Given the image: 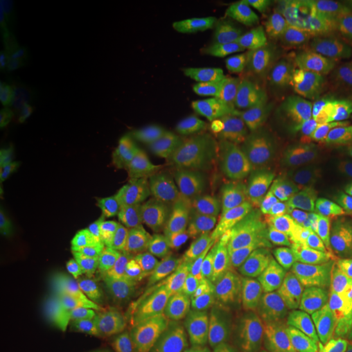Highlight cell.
I'll use <instances>...</instances> for the list:
<instances>
[{"instance_id": "2", "label": "cell", "mask_w": 352, "mask_h": 352, "mask_svg": "<svg viewBox=\"0 0 352 352\" xmlns=\"http://www.w3.org/2000/svg\"><path fill=\"white\" fill-rule=\"evenodd\" d=\"M33 243L32 214L2 204L0 208V253L10 266H25Z\"/></svg>"}, {"instance_id": "1", "label": "cell", "mask_w": 352, "mask_h": 352, "mask_svg": "<svg viewBox=\"0 0 352 352\" xmlns=\"http://www.w3.org/2000/svg\"><path fill=\"white\" fill-rule=\"evenodd\" d=\"M32 219L33 243L25 266L51 279L59 264L76 253L80 236L72 220L51 210H38Z\"/></svg>"}, {"instance_id": "6", "label": "cell", "mask_w": 352, "mask_h": 352, "mask_svg": "<svg viewBox=\"0 0 352 352\" xmlns=\"http://www.w3.org/2000/svg\"><path fill=\"white\" fill-rule=\"evenodd\" d=\"M82 267L72 259H65L59 264L54 274L50 279V287H47L46 303L47 307L56 308L63 305L65 298H69L76 292L78 284L82 283Z\"/></svg>"}, {"instance_id": "7", "label": "cell", "mask_w": 352, "mask_h": 352, "mask_svg": "<svg viewBox=\"0 0 352 352\" xmlns=\"http://www.w3.org/2000/svg\"><path fill=\"white\" fill-rule=\"evenodd\" d=\"M60 162V151L57 148H30L23 147L20 153L16 173L23 178H32L54 168Z\"/></svg>"}, {"instance_id": "10", "label": "cell", "mask_w": 352, "mask_h": 352, "mask_svg": "<svg viewBox=\"0 0 352 352\" xmlns=\"http://www.w3.org/2000/svg\"><path fill=\"white\" fill-rule=\"evenodd\" d=\"M298 352H333V351L329 349V346L323 340L315 338V340L307 341L305 344L298 349Z\"/></svg>"}, {"instance_id": "9", "label": "cell", "mask_w": 352, "mask_h": 352, "mask_svg": "<svg viewBox=\"0 0 352 352\" xmlns=\"http://www.w3.org/2000/svg\"><path fill=\"white\" fill-rule=\"evenodd\" d=\"M329 341L336 344L340 349L346 352H352V321L351 323L341 324V327L333 328L328 334Z\"/></svg>"}, {"instance_id": "5", "label": "cell", "mask_w": 352, "mask_h": 352, "mask_svg": "<svg viewBox=\"0 0 352 352\" xmlns=\"http://www.w3.org/2000/svg\"><path fill=\"white\" fill-rule=\"evenodd\" d=\"M69 129L60 118H44L33 129L21 138L23 147L30 148H57L63 151L67 144Z\"/></svg>"}, {"instance_id": "8", "label": "cell", "mask_w": 352, "mask_h": 352, "mask_svg": "<svg viewBox=\"0 0 352 352\" xmlns=\"http://www.w3.org/2000/svg\"><path fill=\"white\" fill-rule=\"evenodd\" d=\"M21 148L23 144L16 131L13 127H3L0 132V170L3 175H12L16 170Z\"/></svg>"}, {"instance_id": "3", "label": "cell", "mask_w": 352, "mask_h": 352, "mask_svg": "<svg viewBox=\"0 0 352 352\" xmlns=\"http://www.w3.org/2000/svg\"><path fill=\"white\" fill-rule=\"evenodd\" d=\"M0 19L6 20L8 32L12 34L13 47L16 57L25 54L26 47L32 43L33 36V6L30 2H13L3 0L0 3ZM20 63V59H19Z\"/></svg>"}, {"instance_id": "4", "label": "cell", "mask_w": 352, "mask_h": 352, "mask_svg": "<svg viewBox=\"0 0 352 352\" xmlns=\"http://www.w3.org/2000/svg\"><path fill=\"white\" fill-rule=\"evenodd\" d=\"M33 292V279L28 272L12 270L0 279V316L8 320L15 316Z\"/></svg>"}]
</instances>
